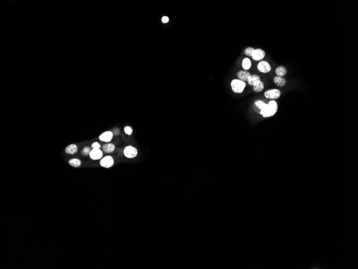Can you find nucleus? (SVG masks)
Wrapping results in <instances>:
<instances>
[{
  "instance_id": "1a4fd4ad",
  "label": "nucleus",
  "mask_w": 358,
  "mask_h": 269,
  "mask_svg": "<svg viewBox=\"0 0 358 269\" xmlns=\"http://www.w3.org/2000/svg\"><path fill=\"white\" fill-rule=\"evenodd\" d=\"M113 133L112 131H107L106 132H104L99 135V139L100 140L105 142H109L112 140L113 137Z\"/></svg>"
},
{
  "instance_id": "f257e3e1",
  "label": "nucleus",
  "mask_w": 358,
  "mask_h": 269,
  "mask_svg": "<svg viewBox=\"0 0 358 269\" xmlns=\"http://www.w3.org/2000/svg\"><path fill=\"white\" fill-rule=\"evenodd\" d=\"M278 109V106L277 103L274 100L270 101L267 104V108H265V111L262 116L264 118L272 117L276 114Z\"/></svg>"
},
{
  "instance_id": "f3484780",
  "label": "nucleus",
  "mask_w": 358,
  "mask_h": 269,
  "mask_svg": "<svg viewBox=\"0 0 358 269\" xmlns=\"http://www.w3.org/2000/svg\"><path fill=\"white\" fill-rule=\"evenodd\" d=\"M69 164L74 168H79L82 164V162L79 158H71L68 162Z\"/></svg>"
},
{
  "instance_id": "4468645a",
  "label": "nucleus",
  "mask_w": 358,
  "mask_h": 269,
  "mask_svg": "<svg viewBox=\"0 0 358 269\" xmlns=\"http://www.w3.org/2000/svg\"><path fill=\"white\" fill-rule=\"evenodd\" d=\"M115 149V146L113 143H106L102 147V151L105 153H111Z\"/></svg>"
},
{
  "instance_id": "4be33fe9",
  "label": "nucleus",
  "mask_w": 358,
  "mask_h": 269,
  "mask_svg": "<svg viewBox=\"0 0 358 269\" xmlns=\"http://www.w3.org/2000/svg\"><path fill=\"white\" fill-rule=\"evenodd\" d=\"M124 131L125 132L126 134L128 135H131L133 134V130L132 127H130V126H126L125 127V129H124Z\"/></svg>"
},
{
  "instance_id": "aec40b11",
  "label": "nucleus",
  "mask_w": 358,
  "mask_h": 269,
  "mask_svg": "<svg viewBox=\"0 0 358 269\" xmlns=\"http://www.w3.org/2000/svg\"><path fill=\"white\" fill-rule=\"evenodd\" d=\"M91 150H92L91 148H90V147H85L83 148V149H82V151L81 152V154L83 157L87 156L90 155Z\"/></svg>"
},
{
  "instance_id": "39448f33",
  "label": "nucleus",
  "mask_w": 358,
  "mask_h": 269,
  "mask_svg": "<svg viewBox=\"0 0 358 269\" xmlns=\"http://www.w3.org/2000/svg\"><path fill=\"white\" fill-rule=\"evenodd\" d=\"M281 96V92L279 90L277 89H273L267 90L264 93V96L270 100H274L278 99Z\"/></svg>"
},
{
  "instance_id": "dca6fc26",
  "label": "nucleus",
  "mask_w": 358,
  "mask_h": 269,
  "mask_svg": "<svg viewBox=\"0 0 358 269\" xmlns=\"http://www.w3.org/2000/svg\"><path fill=\"white\" fill-rule=\"evenodd\" d=\"M260 81H261V77L259 75H256V74H253V75H251V76L249 77L248 81V83L249 85L253 86L254 85Z\"/></svg>"
},
{
  "instance_id": "5701e85b",
  "label": "nucleus",
  "mask_w": 358,
  "mask_h": 269,
  "mask_svg": "<svg viewBox=\"0 0 358 269\" xmlns=\"http://www.w3.org/2000/svg\"><path fill=\"white\" fill-rule=\"evenodd\" d=\"M101 145L98 142H94L91 145L92 149H100Z\"/></svg>"
},
{
  "instance_id": "423d86ee",
  "label": "nucleus",
  "mask_w": 358,
  "mask_h": 269,
  "mask_svg": "<svg viewBox=\"0 0 358 269\" xmlns=\"http://www.w3.org/2000/svg\"><path fill=\"white\" fill-rule=\"evenodd\" d=\"M114 163V160L113 158L109 155L106 156L104 158H102L100 161V164L102 167L105 168H109L113 167Z\"/></svg>"
},
{
  "instance_id": "a211bd4d",
  "label": "nucleus",
  "mask_w": 358,
  "mask_h": 269,
  "mask_svg": "<svg viewBox=\"0 0 358 269\" xmlns=\"http://www.w3.org/2000/svg\"><path fill=\"white\" fill-rule=\"evenodd\" d=\"M242 68L246 70H249L251 66V62L248 58L243 59L242 62Z\"/></svg>"
},
{
  "instance_id": "2eb2a0df",
  "label": "nucleus",
  "mask_w": 358,
  "mask_h": 269,
  "mask_svg": "<svg viewBox=\"0 0 358 269\" xmlns=\"http://www.w3.org/2000/svg\"><path fill=\"white\" fill-rule=\"evenodd\" d=\"M287 69L283 66H279L277 67L275 70V73L277 76L284 77L287 74Z\"/></svg>"
},
{
  "instance_id": "20e7f679",
  "label": "nucleus",
  "mask_w": 358,
  "mask_h": 269,
  "mask_svg": "<svg viewBox=\"0 0 358 269\" xmlns=\"http://www.w3.org/2000/svg\"><path fill=\"white\" fill-rule=\"evenodd\" d=\"M123 154L127 158H135L137 156L138 150L137 148L135 147L128 146L125 148L123 150Z\"/></svg>"
},
{
  "instance_id": "412c9836",
  "label": "nucleus",
  "mask_w": 358,
  "mask_h": 269,
  "mask_svg": "<svg viewBox=\"0 0 358 269\" xmlns=\"http://www.w3.org/2000/svg\"><path fill=\"white\" fill-rule=\"evenodd\" d=\"M254 50H255V48H253V47H247V48H246L245 49L244 52H245V54L246 56H251V57L252 53H253V51Z\"/></svg>"
},
{
  "instance_id": "393cba45",
  "label": "nucleus",
  "mask_w": 358,
  "mask_h": 269,
  "mask_svg": "<svg viewBox=\"0 0 358 269\" xmlns=\"http://www.w3.org/2000/svg\"><path fill=\"white\" fill-rule=\"evenodd\" d=\"M161 21L163 22L164 23H166L167 22H169V18L167 16H164L161 19Z\"/></svg>"
},
{
  "instance_id": "6ab92c4d",
  "label": "nucleus",
  "mask_w": 358,
  "mask_h": 269,
  "mask_svg": "<svg viewBox=\"0 0 358 269\" xmlns=\"http://www.w3.org/2000/svg\"><path fill=\"white\" fill-rule=\"evenodd\" d=\"M264 84L262 81H260L259 82L256 83V84H255L253 85L254 90L256 93H259V92L262 91L264 89Z\"/></svg>"
},
{
  "instance_id": "6e6552de",
  "label": "nucleus",
  "mask_w": 358,
  "mask_h": 269,
  "mask_svg": "<svg viewBox=\"0 0 358 269\" xmlns=\"http://www.w3.org/2000/svg\"><path fill=\"white\" fill-rule=\"evenodd\" d=\"M265 51L261 48H257L254 50L251 57L255 61H262L265 57Z\"/></svg>"
},
{
  "instance_id": "b1692460",
  "label": "nucleus",
  "mask_w": 358,
  "mask_h": 269,
  "mask_svg": "<svg viewBox=\"0 0 358 269\" xmlns=\"http://www.w3.org/2000/svg\"><path fill=\"white\" fill-rule=\"evenodd\" d=\"M120 132L121 131H120V129H118V128H115V129H114L113 131L112 132H113L114 135H118L120 133Z\"/></svg>"
},
{
  "instance_id": "f03ea898",
  "label": "nucleus",
  "mask_w": 358,
  "mask_h": 269,
  "mask_svg": "<svg viewBox=\"0 0 358 269\" xmlns=\"http://www.w3.org/2000/svg\"><path fill=\"white\" fill-rule=\"evenodd\" d=\"M232 90L234 93L241 94L245 90L246 83L239 79H234L231 82Z\"/></svg>"
},
{
  "instance_id": "ddd939ff",
  "label": "nucleus",
  "mask_w": 358,
  "mask_h": 269,
  "mask_svg": "<svg viewBox=\"0 0 358 269\" xmlns=\"http://www.w3.org/2000/svg\"><path fill=\"white\" fill-rule=\"evenodd\" d=\"M78 152V147L75 144H71L66 148L65 152L68 154L73 155Z\"/></svg>"
},
{
  "instance_id": "9d476101",
  "label": "nucleus",
  "mask_w": 358,
  "mask_h": 269,
  "mask_svg": "<svg viewBox=\"0 0 358 269\" xmlns=\"http://www.w3.org/2000/svg\"><path fill=\"white\" fill-rule=\"evenodd\" d=\"M103 152L100 149H92L89 156L93 160H98L102 158Z\"/></svg>"
},
{
  "instance_id": "f8f14e48",
  "label": "nucleus",
  "mask_w": 358,
  "mask_h": 269,
  "mask_svg": "<svg viewBox=\"0 0 358 269\" xmlns=\"http://www.w3.org/2000/svg\"><path fill=\"white\" fill-rule=\"evenodd\" d=\"M274 83L279 87H283L286 84V80L284 77L276 76L274 77Z\"/></svg>"
},
{
  "instance_id": "0eeeda50",
  "label": "nucleus",
  "mask_w": 358,
  "mask_h": 269,
  "mask_svg": "<svg viewBox=\"0 0 358 269\" xmlns=\"http://www.w3.org/2000/svg\"><path fill=\"white\" fill-rule=\"evenodd\" d=\"M257 67L259 72L263 73H268L271 69V65L267 61H260Z\"/></svg>"
},
{
  "instance_id": "7ed1b4c3",
  "label": "nucleus",
  "mask_w": 358,
  "mask_h": 269,
  "mask_svg": "<svg viewBox=\"0 0 358 269\" xmlns=\"http://www.w3.org/2000/svg\"><path fill=\"white\" fill-rule=\"evenodd\" d=\"M267 106V103H265L261 100H257L254 103L253 108L255 113L262 116L265 111Z\"/></svg>"
},
{
  "instance_id": "9b49d317",
  "label": "nucleus",
  "mask_w": 358,
  "mask_h": 269,
  "mask_svg": "<svg viewBox=\"0 0 358 269\" xmlns=\"http://www.w3.org/2000/svg\"><path fill=\"white\" fill-rule=\"evenodd\" d=\"M251 75V73L248 70H239V72L236 73V76H237L238 79L243 82H246V81L248 82V79Z\"/></svg>"
}]
</instances>
